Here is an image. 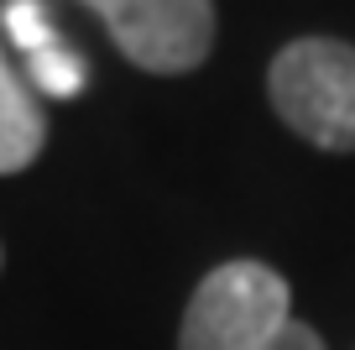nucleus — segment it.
I'll return each mask as SVG.
<instances>
[{"instance_id":"nucleus-1","label":"nucleus","mask_w":355,"mask_h":350,"mask_svg":"<svg viewBox=\"0 0 355 350\" xmlns=\"http://www.w3.org/2000/svg\"><path fill=\"white\" fill-rule=\"evenodd\" d=\"M266 94L293 136L319 152H355V47L298 37L266 68Z\"/></svg>"},{"instance_id":"nucleus-2","label":"nucleus","mask_w":355,"mask_h":350,"mask_svg":"<svg viewBox=\"0 0 355 350\" xmlns=\"http://www.w3.org/2000/svg\"><path fill=\"white\" fill-rule=\"evenodd\" d=\"M293 324L288 277L266 262H225L193 288L178 350H272Z\"/></svg>"},{"instance_id":"nucleus-3","label":"nucleus","mask_w":355,"mask_h":350,"mask_svg":"<svg viewBox=\"0 0 355 350\" xmlns=\"http://www.w3.org/2000/svg\"><path fill=\"white\" fill-rule=\"evenodd\" d=\"M146 74H189L214 47V0H78Z\"/></svg>"},{"instance_id":"nucleus-4","label":"nucleus","mask_w":355,"mask_h":350,"mask_svg":"<svg viewBox=\"0 0 355 350\" xmlns=\"http://www.w3.org/2000/svg\"><path fill=\"white\" fill-rule=\"evenodd\" d=\"M42 142H47L42 110H37L32 89L21 84V74L11 68V58L0 53V178L26 173L42 152Z\"/></svg>"},{"instance_id":"nucleus-5","label":"nucleus","mask_w":355,"mask_h":350,"mask_svg":"<svg viewBox=\"0 0 355 350\" xmlns=\"http://www.w3.org/2000/svg\"><path fill=\"white\" fill-rule=\"evenodd\" d=\"M0 26H6V37H11L26 58L53 47V42H63L58 26H53V11H47L42 0H6V6H0Z\"/></svg>"},{"instance_id":"nucleus-6","label":"nucleus","mask_w":355,"mask_h":350,"mask_svg":"<svg viewBox=\"0 0 355 350\" xmlns=\"http://www.w3.org/2000/svg\"><path fill=\"white\" fill-rule=\"evenodd\" d=\"M26 68H32L37 89H42L47 99H73L78 89H84V58H78L73 47H63V42L32 53V58H26Z\"/></svg>"},{"instance_id":"nucleus-7","label":"nucleus","mask_w":355,"mask_h":350,"mask_svg":"<svg viewBox=\"0 0 355 350\" xmlns=\"http://www.w3.org/2000/svg\"><path fill=\"white\" fill-rule=\"evenodd\" d=\"M272 350H324V340L313 335L309 324H298V319H293V324L282 329V340H277V345H272Z\"/></svg>"},{"instance_id":"nucleus-8","label":"nucleus","mask_w":355,"mask_h":350,"mask_svg":"<svg viewBox=\"0 0 355 350\" xmlns=\"http://www.w3.org/2000/svg\"><path fill=\"white\" fill-rule=\"evenodd\" d=\"M0 267H6V251H0Z\"/></svg>"}]
</instances>
